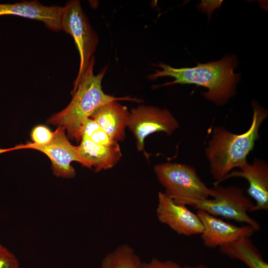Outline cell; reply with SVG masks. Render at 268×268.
Returning a JSON list of instances; mask_svg holds the SVG:
<instances>
[{
    "label": "cell",
    "instance_id": "44dd1931",
    "mask_svg": "<svg viewBox=\"0 0 268 268\" xmlns=\"http://www.w3.org/2000/svg\"><path fill=\"white\" fill-rule=\"evenodd\" d=\"M222 0H203L199 5V8L207 14L210 15L213 10L219 7Z\"/></svg>",
    "mask_w": 268,
    "mask_h": 268
},
{
    "label": "cell",
    "instance_id": "5bb4252c",
    "mask_svg": "<svg viewBox=\"0 0 268 268\" xmlns=\"http://www.w3.org/2000/svg\"><path fill=\"white\" fill-rule=\"evenodd\" d=\"M80 143L77 146L80 156L86 161L89 168L93 166L96 171L110 169L120 159L122 153L118 145L108 147L96 144L82 137Z\"/></svg>",
    "mask_w": 268,
    "mask_h": 268
},
{
    "label": "cell",
    "instance_id": "52a82bcc",
    "mask_svg": "<svg viewBox=\"0 0 268 268\" xmlns=\"http://www.w3.org/2000/svg\"><path fill=\"white\" fill-rule=\"evenodd\" d=\"M27 148L37 150L46 155L52 162L53 173L57 177L73 178L75 172L71 164L73 161L77 162L88 168L86 161L79 155L77 146L73 145L69 142L65 129L61 127H58L54 132L52 141L47 144L40 145L33 142L20 144L9 148L0 149V154Z\"/></svg>",
    "mask_w": 268,
    "mask_h": 268
},
{
    "label": "cell",
    "instance_id": "8fae6325",
    "mask_svg": "<svg viewBox=\"0 0 268 268\" xmlns=\"http://www.w3.org/2000/svg\"><path fill=\"white\" fill-rule=\"evenodd\" d=\"M227 175L221 182L232 177L245 178L248 182L247 193L255 201L253 211L268 209V164L259 158L246 162Z\"/></svg>",
    "mask_w": 268,
    "mask_h": 268
},
{
    "label": "cell",
    "instance_id": "4fadbf2b",
    "mask_svg": "<svg viewBox=\"0 0 268 268\" xmlns=\"http://www.w3.org/2000/svg\"><path fill=\"white\" fill-rule=\"evenodd\" d=\"M130 112L118 101L108 102L98 108L90 118L114 140L122 141L125 136Z\"/></svg>",
    "mask_w": 268,
    "mask_h": 268
},
{
    "label": "cell",
    "instance_id": "5b68a950",
    "mask_svg": "<svg viewBox=\"0 0 268 268\" xmlns=\"http://www.w3.org/2000/svg\"><path fill=\"white\" fill-rule=\"evenodd\" d=\"M211 189V198L192 201L188 205L215 216L245 223L256 231L260 230L259 222L248 214L249 212L253 211L255 203L243 189L236 186L222 187L219 185H214Z\"/></svg>",
    "mask_w": 268,
    "mask_h": 268
},
{
    "label": "cell",
    "instance_id": "ac0fdd59",
    "mask_svg": "<svg viewBox=\"0 0 268 268\" xmlns=\"http://www.w3.org/2000/svg\"><path fill=\"white\" fill-rule=\"evenodd\" d=\"M54 132L44 125H37L32 130L31 139L34 144L43 145L50 143L53 137Z\"/></svg>",
    "mask_w": 268,
    "mask_h": 268
},
{
    "label": "cell",
    "instance_id": "d6986e66",
    "mask_svg": "<svg viewBox=\"0 0 268 268\" xmlns=\"http://www.w3.org/2000/svg\"><path fill=\"white\" fill-rule=\"evenodd\" d=\"M16 257L8 249L0 244V268H19Z\"/></svg>",
    "mask_w": 268,
    "mask_h": 268
},
{
    "label": "cell",
    "instance_id": "277c9868",
    "mask_svg": "<svg viewBox=\"0 0 268 268\" xmlns=\"http://www.w3.org/2000/svg\"><path fill=\"white\" fill-rule=\"evenodd\" d=\"M154 170L164 193L177 203L188 205L192 201L212 196L211 188L201 180L192 166L167 162L155 165Z\"/></svg>",
    "mask_w": 268,
    "mask_h": 268
},
{
    "label": "cell",
    "instance_id": "3957f363",
    "mask_svg": "<svg viewBox=\"0 0 268 268\" xmlns=\"http://www.w3.org/2000/svg\"><path fill=\"white\" fill-rule=\"evenodd\" d=\"M94 64L93 56L84 74L73 87V95L70 103L48 120L49 124L63 128L69 138L77 141L81 139L82 128L86 120L101 106L113 101H140L128 97H116L105 93L101 83L107 67L95 75Z\"/></svg>",
    "mask_w": 268,
    "mask_h": 268
},
{
    "label": "cell",
    "instance_id": "e0dca14e",
    "mask_svg": "<svg viewBox=\"0 0 268 268\" xmlns=\"http://www.w3.org/2000/svg\"><path fill=\"white\" fill-rule=\"evenodd\" d=\"M82 137H84L96 144L105 146L113 147L119 145L117 141L109 136L97 122L91 118H88L84 124Z\"/></svg>",
    "mask_w": 268,
    "mask_h": 268
},
{
    "label": "cell",
    "instance_id": "7c38bea8",
    "mask_svg": "<svg viewBox=\"0 0 268 268\" xmlns=\"http://www.w3.org/2000/svg\"><path fill=\"white\" fill-rule=\"evenodd\" d=\"M64 10V6H46L36 0L0 3V16L12 15L39 20L54 31L62 30L61 19Z\"/></svg>",
    "mask_w": 268,
    "mask_h": 268
},
{
    "label": "cell",
    "instance_id": "6da1fadb",
    "mask_svg": "<svg viewBox=\"0 0 268 268\" xmlns=\"http://www.w3.org/2000/svg\"><path fill=\"white\" fill-rule=\"evenodd\" d=\"M252 123L244 133L236 134L223 127H215L205 149L210 174L215 180L214 185L235 168H239L248 162L247 156L260 137L259 131L268 117V111L256 102L252 104Z\"/></svg>",
    "mask_w": 268,
    "mask_h": 268
},
{
    "label": "cell",
    "instance_id": "30bf717a",
    "mask_svg": "<svg viewBox=\"0 0 268 268\" xmlns=\"http://www.w3.org/2000/svg\"><path fill=\"white\" fill-rule=\"evenodd\" d=\"M197 214L203 226L201 238L204 246L209 248H219L242 238H250L256 231L250 225L237 226L202 210H197Z\"/></svg>",
    "mask_w": 268,
    "mask_h": 268
},
{
    "label": "cell",
    "instance_id": "9c48e42d",
    "mask_svg": "<svg viewBox=\"0 0 268 268\" xmlns=\"http://www.w3.org/2000/svg\"><path fill=\"white\" fill-rule=\"evenodd\" d=\"M156 214L159 221L180 235L201 234L202 224L197 213L187 205L175 202L164 193L159 192Z\"/></svg>",
    "mask_w": 268,
    "mask_h": 268
},
{
    "label": "cell",
    "instance_id": "ba28073f",
    "mask_svg": "<svg viewBox=\"0 0 268 268\" xmlns=\"http://www.w3.org/2000/svg\"><path fill=\"white\" fill-rule=\"evenodd\" d=\"M128 127L136 139L137 150L144 151V139L148 135L160 132L171 135L179 124L166 108L140 105L130 112Z\"/></svg>",
    "mask_w": 268,
    "mask_h": 268
},
{
    "label": "cell",
    "instance_id": "ffe728a7",
    "mask_svg": "<svg viewBox=\"0 0 268 268\" xmlns=\"http://www.w3.org/2000/svg\"><path fill=\"white\" fill-rule=\"evenodd\" d=\"M142 268H181V267L174 261H161L153 258L148 262H143Z\"/></svg>",
    "mask_w": 268,
    "mask_h": 268
},
{
    "label": "cell",
    "instance_id": "2e32d148",
    "mask_svg": "<svg viewBox=\"0 0 268 268\" xmlns=\"http://www.w3.org/2000/svg\"><path fill=\"white\" fill-rule=\"evenodd\" d=\"M143 262L134 249L124 244L107 254L101 262V268H142Z\"/></svg>",
    "mask_w": 268,
    "mask_h": 268
},
{
    "label": "cell",
    "instance_id": "8992f818",
    "mask_svg": "<svg viewBox=\"0 0 268 268\" xmlns=\"http://www.w3.org/2000/svg\"><path fill=\"white\" fill-rule=\"evenodd\" d=\"M61 26L62 30L72 37L79 54V67L74 82V87L84 74L93 57L99 38L82 10L80 1L77 0L68 1L64 6Z\"/></svg>",
    "mask_w": 268,
    "mask_h": 268
},
{
    "label": "cell",
    "instance_id": "7a4b0ae2",
    "mask_svg": "<svg viewBox=\"0 0 268 268\" xmlns=\"http://www.w3.org/2000/svg\"><path fill=\"white\" fill-rule=\"evenodd\" d=\"M237 64L233 55L225 57L221 60L205 64H198L192 67L175 68L164 63L155 65L161 69H157L147 78L155 79L162 76H171L174 80L161 86L175 84H191L203 86L207 91L202 95L216 105H222L236 93V84L240 74L234 69Z\"/></svg>",
    "mask_w": 268,
    "mask_h": 268
},
{
    "label": "cell",
    "instance_id": "9a60e30c",
    "mask_svg": "<svg viewBox=\"0 0 268 268\" xmlns=\"http://www.w3.org/2000/svg\"><path fill=\"white\" fill-rule=\"evenodd\" d=\"M219 249L222 254L241 261L249 268H268V263L249 237L242 238Z\"/></svg>",
    "mask_w": 268,
    "mask_h": 268
},
{
    "label": "cell",
    "instance_id": "7402d4cb",
    "mask_svg": "<svg viewBox=\"0 0 268 268\" xmlns=\"http://www.w3.org/2000/svg\"><path fill=\"white\" fill-rule=\"evenodd\" d=\"M181 268H208L207 267L203 264H199L194 266H185Z\"/></svg>",
    "mask_w": 268,
    "mask_h": 268
}]
</instances>
